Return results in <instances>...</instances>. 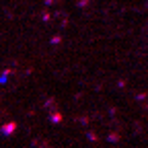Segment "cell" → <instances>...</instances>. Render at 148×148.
Segmentation results:
<instances>
[{
  "label": "cell",
  "instance_id": "obj_1",
  "mask_svg": "<svg viewBox=\"0 0 148 148\" xmlns=\"http://www.w3.org/2000/svg\"><path fill=\"white\" fill-rule=\"evenodd\" d=\"M14 130H16V123L14 121H8V123L2 125V134L4 136H10V134H14Z\"/></svg>",
  "mask_w": 148,
  "mask_h": 148
},
{
  "label": "cell",
  "instance_id": "obj_2",
  "mask_svg": "<svg viewBox=\"0 0 148 148\" xmlns=\"http://www.w3.org/2000/svg\"><path fill=\"white\" fill-rule=\"evenodd\" d=\"M60 119H62V115H58V113L51 115V121H60Z\"/></svg>",
  "mask_w": 148,
  "mask_h": 148
}]
</instances>
